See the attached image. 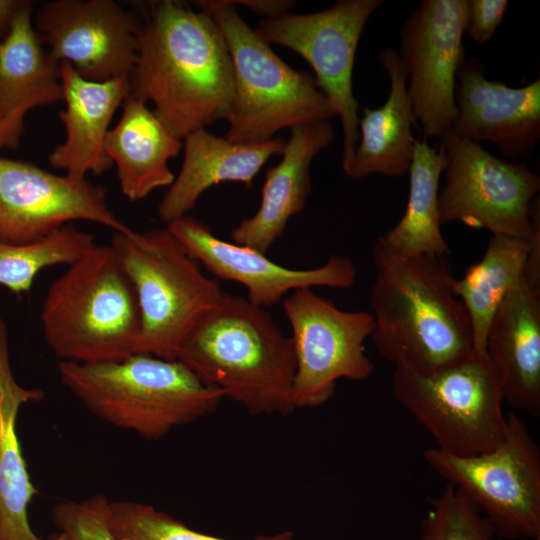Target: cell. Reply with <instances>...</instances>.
Masks as SVG:
<instances>
[{"label": "cell", "mask_w": 540, "mask_h": 540, "mask_svg": "<svg viewBox=\"0 0 540 540\" xmlns=\"http://www.w3.org/2000/svg\"><path fill=\"white\" fill-rule=\"evenodd\" d=\"M139 49L129 76L130 93L177 138L227 119L234 73L224 35L203 10L162 0L141 13Z\"/></svg>", "instance_id": "6da1fadb"}, {"label": "cell", "mask_w": 540, "mask_h": 540, "mask_svg": "<svg viewBox=\"0 0 540 540\" xmlns=\"http://www.w3.org/2000/svg\"><path fill=\"white\" fill-rule=\"evenodd\" d=\"M372 258L371 337L382 358L430 374L473 355L470 321L454 294L447 256L400 254L378 238Z\"/></svg>", "instance_id": "7a4b0ae2"}, {"label": "cell", "mask_w": 540, "mask_h": 540, "mask_svg": "<svg viewBox=\"0 0 540 540\" xmlns=\"http://www.w3.org/2000/svg\"><path fill=\"white\" fill-rule=\"evenodd\" d=\"M176 360L253 415L295 410L291 337L247 298L224 292L184 340Z\"/></svg>", "instance_id": "3957f363"}, {"label": "cell", "mask_w": 540, "mask_h": 540, "mask_svg": "<svg viewBox=\"0 0 540 540\" xmlns=\"http://www.w3.org/2000/svg\"><path fill=\"white\" fill-rule=\"evenodd\" d=\"M40 323L46 345L60 361L113 362L135 354L138 301L110 244H94L50 284Z\"/></svg>", "instance_id": "277c9868"}, {"label": "cell", "mask_w": 540, "mask_h": 540, "mask_svg": "<svg viewBox=\"0 0 540 540\" xmlns=\"http://www.w3.org/2000/svg\"><path fill=\"white\" fill-rule=\"evenodd\" d=\"M58 374L88 411L148 440L214 412L224 398L180 361L146 354L102 363L60 361Z\"/></svg>", "instance_id": "5b68a950"}, {"label": "cell", "mask_w": 540, "mask_h": 540, "mask_svg": "<svg viewBox=\"0 0 540 540\" xmlns=\"http://www.w3.org/2000/svg\"><path fill=\"white\" fill-rule=\"evenodd\" d=\"M226 40L234 73V99L225 138L260 144L280 130L337 117L314 76L292 68L251 28L230 0H204Z\"/></svg>", "instance_id": "8992f818"}, {"label": "cell", "mask_w": 540, "mask_h": 540, "mask_svg": "<svg viewBox=\"0 0 540 540\" xmlns=\"http://www.w3.org/2000/svg\"><path fill=\"white\" fill-rule=\"evenodd\" d=\"M138 301L141 328L135 354L176 360L195 326L224 291L166 227L116 232L111 244Z\"/></svg>", "instance_id": "52a82bcc"}, {"label": "cell", "mask_w": 540, "mask_h": 540, "mask_svg": "<svg viewBox=\"0 0 540 540\" xmlns=\"http://www.w3.org/2000/svg\"><path fill=\"white\" fill-rule=\"evenodd\" d=\"M392 391L444 452L480 455L505 436L501 387L487 356L473 354L430 374L395 365Z\"/></svg>", "instance_id": "ba28073f"}, {"label": "cell", "mask_w": 540, "mask_h": 540, "mask_svg": "<svg viewBox=\"0 0 540 540\" xmlns=\"http://www.w3.org/2000/svg\"><path fill=\"white\" fill-rule=\"evenodd\" d=\"M506 433L494 449L455 456L436 447L423 455L431 469L459 489L508 540L540 536V450L525 422L506 414Z\"/></svg>", "instance_id": "9c48e42d"}, {"label": "cell", "mask_w": 540, "mask_h": 540, "mask_svg": "<svg viewBox=\"0 0 540 540\" xmlns=\"http://www.w3.org/2000/svg\"><path fill=\"white\" fill-rule=\"evenodd\" d=\"M447 165L438 195L441 225L450 222L492 235L528 238L540 178L523 161L500 159L452 132L440 140Z\"/></svg>", "instance_id": "30bf717a"}, {"label": "cell", "mask_w": 540, "mask_h": 540, "mask_svg": "<svg viewBox=\"0 0 540 540\" xmlns=\"http://www.w3.org/2000/svg\"><path fill=\"white\" fill-rule=\"evenodd\" d=\"M282 309L295 352V409L325 404L340 379L362 381L372 375L374 363L364 345L374 331L370 312L340 309L311 288L289 293Z\"/></svg>", "instance_id": "8fae6325"}, {"label": "cell", "mask_w": 540, "mask_h": 540, "mask_svg": "<svg viewBox=\"0 0 540 540\" xmlns=\"http://www.w3.org/2000/svg\"><path fill=\"white\" fill-rule=\"evenodd\" d=\"M383 0H339L313 13L263 18L254 28L266 43L288 48L312 67L318 88L331 101L343 130L342 169L353 159L359 140L358 101L352 76L363 29Z\"/></svg>", "instance_id": "7c38bea8"}, {"label": "cell", "mask_w": 540, "mask_h": 540, "mask_svg": "<svg viewBox=\"0 0 540 540\" xmlns=\"http://www.w3.org/2000/svg\"><path fill=\"white\" fill-rule=\"evenodd\" d=\"M468 0H423L401 29L408 93L423 140L444 138L457 117L456 75L465 59Z\"/></svg>", "instance_id": "4fadbf2b"}, {"label": "cell", "mask_w": 540, "mask_h": 540, "mask_svg": "<svg viewBox=\"0 0 540 540\" xmlns=\"http://www.w3.org/2000/svg\"><path fill=\"white\" fill-rule=\"evenodd\" d=\"M141 13L113 0H53L39 8L34 28L50 56L84 79L129 77L139 49Z\"/></svg>", "instance_id": "5bb4252c"}, {"label": "cell", "mask_w": 540, "mask_h": 540, "mask_svg": "<svg viewBox=\"0 0 540 540\" xmlns=\"http://www.w3.org/2000/svg\"><path fill=\"white\" fill-rule=\"evenodd\" d=\"M84 220L119 233L128 227L110 209L106 190L85 179L57 175L31 163L0 158V239L12 244L41 240Z\"/></svg>", "instance_id": "9a60e30c"}, {"label": "cell", "mask_w": 540, "mask_h": 540, "mask_svg": "<svg viewBox=\"0 0 540 540\" xmlns=\"http://www.w3.org/2000/svg\"><path fill=\"white\" fill-rule=\"evenodd\" d=\"M166 226L215 279L239 283L246 288L247 299L265 309L298 289L349 288L356 280V267L348 257L332 255L316 268H287L255 249L220 239L208 225L188 214Z\"/></svg>", "instance_id": "2e32d148"}, {"label": "cell", "mask_w": 540, "mask_h": 540, "mask_svg": "<svg viewBox=\"0 0 540 540\" xmlns=\"http://www.w3.org/2000/svg\"><path fill=\"white\" fill-rule=\"evenodd\" d=\"M456 80L451 132L478 144L491 142L511 161L529 157L540 138V79L512 88L488 80L480 60L465 58Z\"/></svg>", "instance_id": "e0dca14e"}, {"label": "cell", "mask_w": 540, "mask_h": 540, "mask_svg": "<svg viewBox=\"0 0 540 540\" xmlns=\"http://www.w3.org/2000/svg\"><path fill=\"white\" fill-rule=\"evenodd\" d=\"M486 356L499 379L503 401L540 416V292L524 277L498 307L486 338Z\"/></svg>", "instance_id": "ac0fdd59"}, {"label": "cell", "mask_w": 540, "mask_h": 540, "mask_svg": "<svg viewBox=\"0 0 540 540\" xmlns=\"http://www.w3.org/2000/svg\"><path fill=\"white\" fill-rule=\"evenodd\" d=\"M333 139L330 121L290 129L281 161L266 171L259 208L231 231L233 243L267 255L283 235L290 218L305 208L312 190V161Z\"/></svg>", "instance_id": "d6986e66"}, {"label": "cell", "mask_w": 540, "mask_h": 540, "mask_svg": "<svg viewBox=\"0 0 540 540\" xmlns=\"http://www.w3.org/2000/svg\"><path fill=\"white\" fill-rule=\"evenodd\" d=\"M65 109L59 112L65 140L49 154L52 167L85 179L103 174L113 165L106 153L109 124L130 92L129 77L95 82L81 77L68 62H60Z\"/></svg>", "instance_id": "ffe728a7"}, {"label": "cell", "mask_w": 540, "mask_h": 540, "mask_svg": "<svg viewBox=\"0 0 540 540\" xmlns=\"http://www.w3.org/2000/svg\"><path fill=\"white\" fill-rule=\"evenodd\" d=\"M181 169L161 199L157 213L168 224L187 215L210 187L240 182L250 187L263 165L281 154L286 141L273 138L260 144H238L199 129L183 138Z\"/></svg>", "instance_id": "44dd1931"}, {"label": "cell", "mask_w": 540, "mask_h": 540, "mask_svg": "<svg viewBox=\"0 0 540 540\" xmlns=\"http://www.w3.org/2000/svg\"><path fill=\"white\" fill-rule=\"evenodd\" d=\"M378 60L390 81L386 102L378 108L364 107L359 118V140L352 161L344 173L352 179L372 174L400 177L408 173L417 125L407 89V73L398 51L385 48Z\"/></svg>", "instance_id": "7402d4cb"}, {"label": "cell", "mask_w": 540, "mask_h": 540, "mask_svg": "<svg viewBox=\"0 0 540 540\" xmlns=\"http://www.w3.org/2000/svg\"><path fill=\"white\" fill-rule=\"evenodd\" d=\"M118 123L108 131L105 150L116 165L121 192L130 201L169 187L175 179L168 162L180 152L173 135L142 99L129 92Z\"/></svg>", "instance_id": "603a6c76"}, {"label": "cell", "mask_w": 540, "mask_h": 540, "mask_svg": "<svg viewBox=\"0 0 540 540\" xmlns=\"http://www.w3.org/2000/svg\"><path fill=\"white\" fill-rule=\"evenodd\" d=\"M42 396L41 390L24 388L16 381L9 357L7 326L0 316V540H42L28 520V506L37 490L16 430L21 406Z\"/></svg>", "instance_id": "cb8c5ba5"}, {"label": "cell", "mask_w": 540, "mask_h": 540, "mask_svg": "<svg viewBox=\"0 0 540 540\" xmlns=\"http://www.w3.org/2000/svg\"><path fill=\"white\" fill-rule=\"evenodd\" d=\"M59 65L34 28L31 5L22 4L0 41V115L63 100Z\"/></svg>", "instance_id": "d4e9b609"}, {"label": "cell", "mask_w": 540, "mask_h": 540, "mask_svg": "<svg viewBox=\"0 0 540 540\" xmlns=\"http://www.w3.org/2000/svg\"><path fill=\"white\" fill-rule=\"evenodd\" d=\"M446 165L442 145L436 149L426 140L415 141L406 209L398 223L379 237L394 251L408 256L450 254L438 213L439 182Z\"/></svg>", "instance_id": "484cf974"}, {"label": "cell", "mask_w": 540, "mask_h": 540, "mask_svg": "<svg viewBox=\"0 0 540 540\" xmlns=\"http://www.w3.org/2000/svg\"><path fill=\"white\" fill-rule=\"evenodd\" d=\"M529 237L492 235L481 260L460 279L454 294L467 312L472 332L473 354L486 356V338L498 307L512 286L523 276Z\"/></svg>", "instance_id": "4316f807"}, {"label": "cell", "mask_w": 540, "mask_h": 540, "mask_svg": "<svg viewBox=\"0 0 540 540\" xmlns=\"http://www.w3.org/2000/svg\"><path fill=\"white\" fill-rule=\"evenodd\" d=\"M94 244L92 234L73 224L28 244L0 239V286L18 295L29 292L40 271L58 264L69 265Z\"/></svg>", "instance_id": "83f0119b"}, {"label": "cell", "mask_w": 540, "mask_h": 540, "mask_svg": "<svg viewBox=\"0 0 540 540\" xmlns=\"http://www.w3.org/2000/svg\"><path fill=\"white\" fill-rule=\"evenodd\" d=\"M108 522L119 540H226L196 532L165 512L131 501L109 502ZM251 540H293V535L284 531Z\"/></svg>", "instance_id": "f1b7e54d"}, {"label": "cell", "mask_w": 540, "mask_h": 540, "mask_svg": "<svg viewBox=\"0 0 540 540\" xmlns=\"http://www.w3.org/2000/svg\"><path fill=\"white\" fill-rule=\"evenodd\" d=\"M495 533L478 508L451 484L432 500L422 519L419 540H494Z\"/></svg>", "instance_id": "f546056e"}, {"label": "cell", "mask_w": 540, "mask_h": 540, "mask_svg": "<svg viewBox=\"0 0 540 540\" xmlns=\"http://www.w3.org/2000/svg\"><path fill=\"white\" fill-rule=\"evenodd\" d=\"M109 502L103 494L59 502L51 512L57 531L48 540H119L109 526Z\"/></svg>", "instance_id": "4dcf8cb0"}, {"label": "cell", "mask_w": 540, "mask_h": 540, "mask_svg": "<svg viewBox=\"0 0 540 540\" xmlns=\"http://www.w3.org/2000/svg\"><path fill=\"white\" fill-rule=\"evenodd\" d=\"M507 0H468L466 31L479 44L489 41L507 10Z\"/></svg>", "instance_id": "1f68e13d"}, {"label": "cell", "mask_w": 540, "mask_h": 540, "mask_svg": "<svg viewBox=\"0 0 540 540\" xmlns=\"http://www.w3.org/2000/svg\"><path fill=\"white\" fill-rule=\"evenodd\" d=\"M531 218L530 245L525 260L523 277L531 288L540 292V206L538 196L532 203Z\"/></svg>", "instance_id": "d6a6232c"}, {"label": "cell", "mask_w": 540, "mask_h": 540, "mask_svg": "<svg viewBox=\"0 0 540 540\" xmlns=\"http://www.w3.org/2000/svg\"><path fill=\"white\" fill-rule=\"evenodd\" d=\"M234 5L248 8L253 13L272 18L290 12L295 5L292 0H239L231 1Z\"/></svg>", "instance_id": "836d02e7"}, {"label": "cell", "mask_w": 540, "mask_h": 540, "mask_svg": "<svg viewBox=\"0 0 540 540\" xmlns=\"http://www.w3.org/2000/svg\"><path fill=\"white\" fill-rule=\"evenodd\" d=\"M24 113H14L8 116L0 115V148L18 146L23 130Z\"/></svg>", "instance_id": "e575fe53"}, {"label": "cell", "mask_w": 540, "mask_h": 540, "mask_svg": "<svg viewBox=\"0 0 540 540\" xmlns=\"http://www.w3.org/2000/svg\"><path fill=\"white\" fill-rule=\"evenodd\" d=\"M23 3L13 0H0V30L9 29L11 21Z\"/></svg>", "instance_id": "d590c367"}, {"label": "cell", "mask_w": 540, "mask_h": 540, "mask_svg": "<svg viewBox=\"0 0 540 540\" xmlns=\"http://www.w3.org/2000/svg\"><path fill=\"white\" fill-rule=\"evenodd\" d=\"M530 540H540V536H538L536 538H533V539H530Z\"/></svg>", "instance_id": "8d00e7d4"}]
</instances>
